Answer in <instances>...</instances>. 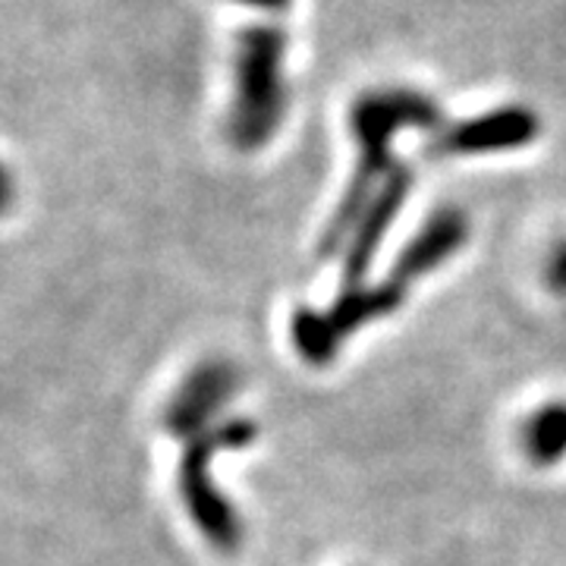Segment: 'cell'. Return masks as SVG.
<instances>
[{"mask_svg": "<svg viewBox=\"0 0 566 566\" xmlns=\"http://www.w3.org/2000/svg\"><path fill=\"white\" fill-rule=\"evenodd\" d=\"M441 120H444L441 107L416 88H378V92L359 95V102L353 104V114H349V126L359 145V161L353 170V180L337 202V211L324 227L322 240H318V259H331L349 243L356 223L363 221L368 205L375 202L378 189L397 167L394 161L397 133L403 129L438 133Z\"/></svg>", "mask_w": 566, "mask_h": 566, "instance_id": "obj_1", "label": "cell"}, {"mask_svg": "<svg viewBox=\"0 0 566 566\" xmlns=\"http://www.w3.org/2000/svg\"><path fill=\"white\" fill-rule=\"evenodd\" d=\"M259 20L237 35L233 51V98L227 114V136L240 151H255L277 136L286 107V41L283 17L290 10H255Z\"/></svg>", "mask_w": 566, "mask_h": 566, "instance_id": "obj_2", "label": "cell"}, {"mask_svg": "<svg viewBox=\"0 0 566 566\" xmlns=\"http://www.w3.org/2000/svg\"><path fill=\"white\" fill-rule=\"evenodd\" d=\"M259 438L252 419H227L214 422L186 441L180 460V494L192 523L205 538L227 554L243 545V520L233 504L211 482V463L227 450H243Z\"/></svg>", "mask_w": 566, "mask_h": 566, "instance_id": "obj_3", "label": "cell"}, {"mask_svg": "<svg viewBox=\"0 0 566 566\" xmlns=\"http://www.w3.org/2000/svg\"><path fill=\"white\" fill-rule=\"evenodd\" d=\"M538 117L528 107H497L482 117L441 126L428 145V158H465V155H491L523 148L538 136Z\"/></svg>", "mask_w": 566, "mask_h": 566, "instance_id": "obj_4", "label": "cell"}, {"mask_svg": "<svg viewBox=\"0 0 566 566\" xmlns=\"http://www.w3.org/2000/svg\"><path fill=\"white\" fill-rule=\"evenodd\" d=\"M240 387V371L230 363H202L196 365L182 385L174 390L167 412H164V428L174 438H192L205 428H211L214 419L221 416V409L230 403V397Z\"/></svg>", "mask_w": 566, "mask_h": 566, "instance_id": "obj_5", "label": "cell"}, {"mask_svg": "<svg viewBox=\"0 0 566 566\" xmlns=\"http://www.w3.org/2000/svg\"><path fill=\"white\" fill-rule=\"evenodd\" d=\"M412 180H416L412 170L406 164L397 161V167L390 170L385 186L378 189L375 202L368 205L363 221L356 223V230H353V237H349L344 252V290L365 286V274H368V268L375 262V252H378V245L387 237L390 223L397 221L406 196L412 189Z\"/></svg>", "mask_w": 566, "mask_h": 566, "instance_id": "obj_6", "label": "cell"}, {"mask_svg": "<svg viewBox=\"0 0 566 566\" xmlns=\"http://www.w3.org/2000/svg\"><path fill=\"white\" fill-rule=\"evenodd\" d=\"M469 240V221L460 208H441L434 211L424 227L416 233V240H409L400 259L394 264V271L387 274L390 281H397L403 290L424 277L428 271L441 268L447 259L457 255V249Z\"/></svg>", "mask_w": 566, "mask_h": 566, "instance_id": "obj_7", "label": "cell"}, {"mask_svg": "<svg viewBox=\"0 0 566 566\" xmlns=\"http://www.w3.org/2000/svg\"><path fill=\"white\" fill-rule=\"evenodd\" d=\"M406 300V290L397 281L385 277L375 286H353V290H344L337 296V303L331 305L324 315V324L327 331L337 337V344L344 346V340L349 334H356L363 324L375 322V318H385L390 312H397Z\"/></svg>", "mask_w": 566, "mask_h": 566, "instance_id": "obj_8", "label": "cell"}, {"mask_svg": "<svg viewBox=\"0 0 566 566\" xmlns=\"http://www.w3.org/2000/svg\"><path fill=\"white\" fill-rule=\"evenodd\" d=\"M523 447L535 465H557L566 460V403L542 406L526 422Z\"/></svg>", "mask_w": 566, "mask_h": 566, "instance_id": "obj_9", "label": "cell"}, {"mask_svg": "<svg viewBox=\"0 0 566 566\" xmlns=\"http://www.w3.org/2000/svg\"><path fill=\"white\" fill-rule=\"evenodd\" d=\"M293 344L300 349V356H303L308 365H327L337 359V353H340V344H337V337L327 331V324H324L322 312H312V308H300L296 315H293Z\"/></svg>", "mask_w": 566, "mask_h": 566, "instance_id": "obj_10", "label": "cell"}, {"mask_svg": "<svg viewBox=\"0 0 566 566\" xmlns=\"http://www.w3.org/2000/svg\"><path fill=\"white\" fill-rule=\"evenodd\" d=\"M545 281L560 300H566V240L554 245V252H551V259H547Z\"/></svg>", "mask_w": 566, "mask_h": 566, "instance_id": "obj_11", "label": "cell"}, {"mask_svg": "<svg viewBox=\"0 0 566 566\" xmlns=\"http://www.w3.org/2000/svg\"><path fill=\"white\" fill-rule=\"evenodd\" d=\"M249 10H293V0H233Z\"/></svg>", "mask_w": 566, "mask_h": 566, "instance_id": "obj_12", "label": "cell"}, {"mask_svg": "<svg viewBox=\"0 0 566 566\" xmlns=\"http://www.w3.org/2000/svg\"><path fill=\"white\" fill-rule=\"evenodd\" d=\"M10 192H13V182H10V177H7V170L0 167V211H3L7 202H10Z\"/></svg>", "mask_w": 566, "mask_h": 566, "instance_id": "obj_13", "label": "cell"}]
</instances>
